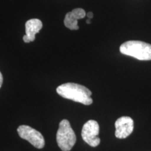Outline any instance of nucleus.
I'll return each mask as SVG.
<instances>
[{"mask_svg":"<svg viewBox=\"0 0 151 151\" xmlns=\"http://www.w3.org/2000/svg\"><path fill=\"white\" fill-rule=\"evenodd\" d=\"M43 27L42 22L39 19L33 18L27 20L25 23V35L23 36V41L25 43L32 42L35 40V35Z\"/></svg>","mask_w":151,"mask_h":151,"instance_id":"7","label":"nucleus"},{"mask_svg":"<svg viewBox=\"0 0 151 151\" xmlns=\"http://www.w3.org/2000/svg\"><path fill=\"white\" fill-rule=\"evenodd\" d=\"M115 136L120 139H125L131 134L134 130V120L129 116H122L115 122Z\"/></svg>","mask_w":151,"mask_h":151,"instance_id":"6","label":"nucleus"},{"mask_svg":"<svg viewBox=\"0 0 151 151\" xmlns=\"http://www.w3.org/2000/svg\"><path fill=\"white\" fill-rule=\"evenodd\" d=\"M18 134L21 139L27 141L35 148L41 149L45 146L44 137L41 132L25 124L19 126L17 129Z\"/></svg>","mask_w":151,"mask_h":151,"instance_id":"4","label":"nucleus"},{"mask_svg":"<svg viewBox=\"0 0 151 151\" xmlns=\"http://www.w3.org/2000/svg\"><path fill=\"white\" fill-rule=\"evenodd\" d=\"M99 123L94 120H90L83 124L81 131V137L86 143L92 147H97L100 143Z\"/></svg>","mask_w":151,"mask_h":151,"instance_id":"5","label":"nucleus"},{"mask_svg":"<svg viewBox=\"0 0 151 151\" xmlns=\"http://www.w3.org/2000/svg\"><path fill=\"white\" fill-rule=\"evenodd\" d=\"M86 16V13L84 9L81 8L75 9L66 14L64 23L68 29L77 30L79 28L78 26V20L85 18Z\"/></svg>","mask_w":151,"mask_h":151,"instance_id":"8","label":"nucleus"},{"mask_svg":"<svg viewBox=\"0 0 151 151\" xmlns=\"http://www.w3.org/2000/svg\"><path fill=\"white\" fill-rule=\"evenodd\" d=\"M87 16H88V19H92V18H93V13L88 12V14H87Z\"/></svg>","mask_w":151,"mask_h":151,"instance_id":"10","label":"nucleus"},{"mask_svg":"<svg viewBox=\"0 0 151 151\" xmlns=\"http://www.w3.org/2000/svg\"><path fill=\"white\" fill-rule=\"evenodd\" d=\"M120 52L139 60H151V44L141 41H128L121 44Z\"/></svg>","mask_w":151,"mask_h":151,"instance_id":"2","label":"nucleus"},{"mask_svg":"<svg viewBox=\"0 0 151 151\" xmlns=\"http://www.w3.org/2000/svg\"><path fill=\"white\" fill-rule=\"evenodd\" d=\"M2 84H3V76L1 74V71H0V88H1Z\"/></svg>","mask_w":151,"mask_h":151,"instance_id":"9","label":"nucleus"},{"mask_svg":"<svg viewBox=\"0 0 151 151\" xmlns=\"http://www.w3.org/2000/svg\"><path fill=\"white\" fill-rule=\"evenodd\" d=\"M56 92L60 96L65 99L83 104L84 105H90L93 102L91 97L92 92L82 85L67 83L58 86Z\"/></svg>","mask_w":151,"mask_h":151,"instance_id":"1","label":"nucleus"},{"mask_svg":"<svg viewBox=\"0 0 151 151\" xmlns=\"http://www.w3.org/2000/svg\"><path fill=\"white\" fill-rule=\"evenodd\" d=\"M56 141L62 151H70L75 145L76 137L69 120L64 119L60 122L59 129L56 134Z\"/></svg>","mask_w":151,"mask_h":151,"instance_id":"3","label":"nucleus"},{"mask_svg":"<svg viewBox=\"0 0 151 151\" xmlns=\"http://www.w3.org/2000/svg\"><path fill=\"white\" fill-rule=\"evenodd\" d=\"M86 23L87 24H90V23H91V22H90V19H88V20H86Z\"/></svg>","mask_w":151,"mask_h":151,"instance_id":"11","label":"nucleus"}]
</instances>
